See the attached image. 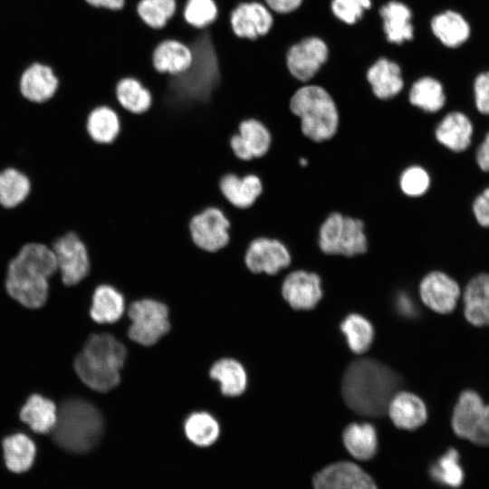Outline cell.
Returning <instances> with one entry per match:
<instances>
[{
  "label": "cell",
  "mask_w": 489,
  "mask_h": 489,
  "mask_svg": "<svg viewBox=\"0 0 489 489\" xmlns=\"http://www.w3.org/2000/svg\"><path fill=\"white\" fill-rule=\"evenodd\" d=\"M434 36L446 48L458 49L469 42L473 29L469 20L461 12L445 10L430 21Z\"/></svg>",
  "instance_id": "cell-18"
},
{
  "label": "cell",
  "mask_w": 489,
  "mask_h": 489,
  "mask_svg": "<svg viewBox=\"0 0 489 489\" xmlns=\"http://www.w3.org/2000/svg\"><path fill=\"white\" fill-rule=\"evenodd\" d=\"M210 377L220 383L221 391L225 396H239L246 388L245 370L238 361L232 359L216 361L210 369Z\"/></svg>",
  "instance_id": "cell-34"
},
{
  "label": "cell",
  "mask_w": 489,
  "mask_h": 489,
  "mask_svg": "<svg viewBox=\"0 0 489 489\" xmlns=\"http://www.w3.org/2000/svg\"><path fill=\"white\" fill-rule=\"evenodd\" d=\"M464 312L475 326L489 325V274L475 276L466 285L464 294Z\"/></svg>",
  "instance_id": "cell-23"
},
{
  "label": "cell",
  "mask_w": 489,
  "mask_h": 489,
  "mask_svg": "<svg viewBox=\"0 0 489 489\" xmlns=\"http://www.w3.org/2000/svg\"><path fill=\"white\" fill-rule=\"evenodd\" d=\"M193 55L190 48L175 39H166L157 44L152 53V64L159 73L177 75L191 65Z\"/></svg>",
  "instance_id": "cell-21"
},
{
  "label": "cell",
  "mask_w": 489,
  "mask_h": 489,
  "mask_svg": "<svg viewBox=\"0 0 489 489\" xmlns=\"http://www.w3.org/2000/svg\"><path fill=\"white\" fill-rule=\"evenodd\" d=\"M452 427L460 437L480 446H489V405L473 391H464L455 407Z\"/></svg>",
  "instance_id": "cell-7"
},
{
  "label": "cell",
  "mask_w": 489,
  "mask_h": 489,
  "mask_svg": "<svg viewBox=\"0 0 489 489\" xmlns=\"http://www.w3.org/2000/svg\"><path fill=\"white\" fill-rule=\"evenodd\" d=\"M432 478L444 485L458 487L464 481V471L459 463V454L454 449H448L430 467Z\"/></svg>",
  "instance_id": "cell-39"
},
{
  "label": "cell",
  "mask_w": 489,
  "mask_h": 489,
  "mask_svg": "<svg viewBox=\"0 0 489 489\" xmlns=\"http://www.w3.org/2000/svg\"><path fill=\"white\" fill-rule=\"evenodd\" d=\"M367 80L375 96L381 100L396 96L404 86L399 66L386 58L379 59L369 69Z\"/></svg>",
  "instance_id": "cell-24"
},
{
  "label": "cell",
  "mask_w": 489,
  "mask_h": 489,
  "mask_svg": "<svg viewBox=\"0 0 489 489\" xmlns=\"http://www.w3.org/2000/svg\"><path fill=\"white\" fill-rule=\"evenodd\" d=\"M230 221L216 206H209L193 216L189 232L193 243L201 250L215 253L229 243Z\"/></svg>",
  "instance_id": "cell-10"
},
{
  "label": "cell",
  "mask_w": 489,
  "mask_h": 489,
  "mask_svg": "<svg viewBox=\"0 0 489 489\" xmlns=\"http://www.w3.org/2000/svg\"><path fill=\"white\" fill-rule=\"evenodd\" d=\"M115 92L120 105L130 113H144L152 105L150 91L136 78L120 79L116 84Z\"/></svg>",
  "instance_id": "cell-32"
},
{
  "label": "cell",
  "mask_w": 489,
  "mask_h": 489,
  "mask_svg": "<svg viewBox=\"0 0 489 489\" xmlns=\"http://www.w3.org/2000/svg\"><path fill=\"white\" fill-rule=\"evenodd\" d=\"M383 19L384 32L390 43H402L413 39L412 13L404 4L390 1L379 10Z\"/></svg>",
  "instance_id": "cell-27"
},
{
  "label": "cell",
  "mask_w": 489,
  "mask_h": 489,
  "mask_svg": "<svg viewBox=\"0 0 489 489\" xmlns=\"http://www.w3.org/2000/svg\"><path fill=\"white\" fill-rule=\"evenodd\" d=\"M85 129L93 142L102 145L110 144L120 133V120L111 107L97 106L89 112Z\"/></svg>",
  "instance_id": "cell-26"
},
{
  "label": "cell",
  "mask_w": 489,
  "mask_h": 489,
  "mask_svg": "<svg viewBox=\"0 0 489 489\" xmlns=\"http://www.w3.org/2000/svg\"><path fill=\"white\" fill-rule=\"evenodd\" d=\"M397 305L398 312L406 316H412L416 312L412 300L405 294L398 296Z\"/></svg>",
  "instance_id": "cell-48"
},
{
  "label": "cell",
  "mask_w": 489,
  "mask_h": 489,
  "mask_svg": "<svg viewBox=\"0 0 489 489\" xmlns=\"http://www.w3.org/2000/svg\"><path fill=\"white\" fill-rule=\"evenodd\" d=\"M312 484L313 489H377L363 469L347 461L327 465L314 475Z\"/></svg>",
  "instance_id": "cell-15"
},
{
  "label": "cell",
  "mask_w": 489,
  "mask_h": 489,
  "mask_svg": "<svg viewBox=\"0 0 489 489\" xmlns=\"http://www.w3.org/2000/svg\"><path fill=\"white\" fill-rule=\"evenodd\" d=\"M20 417L34 432L44 434L53 429L57 421V410L53 401L34 394L22 408Z\"/></svg>",
  "instance_id": "cell-28"
},
{
  "label": "cell",
  "mask_w": 489,
  "mask_h": 489,
  "mask_svg": "<svg viewBox=\"0 0 489 489\" xmlns=\"http://www.w3.org/2000/svg\"><path fill=\"white\" fill-rule=\"evenodd\" d=\"M419 292L423 302L439 313L451 312L460 294L457 283L442 272H432L420 283Z\"/></svg>",
  "instance_id": "cell-16"
},
{
  "label": "cell",
  "mask_w": 489,
  "mask_h": 489,
  "mask_svg": "<svg viewBox=\"0 0 489 489\" xmlns=\"http://www.w3.org/2000/svg\"><path fill=\"white\" fill-rule=\"evenodd\" d=\"M32 192L29 176L18 168L9 166L0 170V206L14 209L26 201Z\"/></svg>",
  "instance_id": "cell-25"
},
{
  "label": "cell",
  "mask_w": 489,
  "mask_h": 489,
  "mask_svg": "<svg viewBox=\"0 0 489 489\" xmlns=\"http://www.w3.org/2000/svg\"><path fill=\"white\" fill-rule=\"evenodd\" d=\"M399 386L400 378L390 368L371 359H361L346 369L341 392L351 410L376 417L388 410Z\"/></svg>",
  "instance_id": "cell-1"
},
{
  "label": "cell",
  "mask_w": 489,
  "mask_h": 489,
  "mask_svg": "<svg viewBox=\"0 0 489 489\" xmlns=\"http://www.w3.org/2000/svg\"><path fill=\"white\" fill-rule=\"evenodd\" d=\"M472 211L477 224L482 227L489 228V187L475 198Z\"/></svg>",
  "instance_id": "cell-44"
},
{
  "label": "cell",
  "mask_w": 489,
  "mask_h": 489,
  "mask_svg": "<svg viewBox=\"0 0 489 489\" xmlns=\"http://www.w3.org/2000/svg\"><path fill=\"white\" fill-rule=\"evenodd\" d=\"M299 162L302 167H305L308 164V160L306 158H301Z\"/></svg>",
  "instance_id": "cell-49"
},
{
  "label": "cell",
  "mask_w": 489,
  "mask_h": 489,
  "mask_svg": "<svg viewBox=\"0 0 489 489\" xmlns=\"http://www.w3.org/2000/svg\"><path fill=\"white\" fill-rule=\"evenodd\" d=\"M176 11V0H139L137 5L139 18L154 30L164 28Z\"/></svg>",
  "instance_id": "cell-38"
},
{
  "label": "cell",
  "mask_w": 489,
  "mask_h": 489,
  "mask_svg": "<svg viewBox=\"0 0 489 489\" xmlns=\"http://www.w3.org/2000/svg\"><path fill=\"white\" fill-rule=\"evenodd\" d=\"M369 7L370 0H332L331 4L335 16L349 24L360 20Z\"/></svg>",
  "instance_id": "cell-42"
},
{
  "label": "cell",
  "mask_w": 489,
  "mask_h": 489,
  "mask_svg": "<svg viewBox=\"0 0 489 489\" xmlns=\"http://www.w3.org/2000/svg\"><path fill=\"white\" fill-rule=\"evenodd\" d=\"M57 270L56 258L49 244L27 242L7 264L6 289L21 304L39 308L47 299L49 278Z\"/></svg>",
  "instance_id": "cell-2"
},
{
  "label": "cell",
  "mask_w": 489,
  "mask_h": 489,
  "mask_svg": "<svg viewBox=\"0 0 489 489\" xmlns=\"http://www.w3.org/2000/svg\"><path fill=\"white\" fill-rule=\"evenodd\" d=\"M187 437L198 446H208L218 438V422L206 412H195L184 424Z\"/></svg>",
  "instance_id": "cell-36"
},
{
  "label": "cell",
  "mask_w": 489,
  "mask_h": 489,
  "mask_svg": "<svg viewBox=\"0 0 489 489\" xmlns=\"http://www.w3.org/2000/svg\"><path fill=\"white\" fill-rule=\"evenodd\" d=\"M327 57L325 43L317 37H308L289 49L286 65L295 79L306 82L315 75Z\"/></svg>",
  "instance_id": "cell-14"
},
{
  "label": "cell",
  "mask_w": 489,
  "mask_h": 489,
  "mask_svg": "<svg viewBox=\"0 0 489 489\" xmlns=\"http://www.w3.org/2000/svg\"><path fill=\"white\" fill-rule=\"evenodd\" d=\"M387 411L397 427L407 430L419 427L427 418L426 405L421 398L410 392L394 395Z\"/></svg>",
  "instance_id": "cell-22"
},
{
  "label": "cell",
  "mask_w": 489,
  "mask_h": 489,
  "mask_svg": "<svg viewBox=\"0 0 489 489\" xmlns=\"http://www.w3.org/2000/svg\"><path fill=\"white\" fill-rule=\"evenodd\" d=\"M60 80L48 64L35 62L29 64L21 73L18 89L21 96L34 104L51 101L58 91Z\"/></svg>",
  "instance_id": "cell-13"
},
{
  "label": "cell",
  "mask_w": 489,
  "mask_h": 489,
  "mask_svg": "<svg viewBox=\"0 0 489 489\" xmlns=\"http://www.w3.org/2000/svg\"><path fill=\"white\" fill-rule=\"evenodd\" d=\"M126 355L124 345L111 334H92L75 358L74 369L89 388L107 392L119 384Z\"/></svg>",
  "instance_id": "cell-3"
},
{
  "label": "cell",
  "mask_w": 489,
  "mask_h": 489,
  "mask_svg": "<svg viewBox=\"0 0 489 489\" xmlns=\"http://www.w3.org/2000/svg\"><path fill=\"white\" fill-rule=\"evenodd\" d=\"M182 14L187 24L200 30L216 21L218 8L215 0H187Z\"/></svg>",
  "instance_id": "cell-40"
},
{
  "label": "cell",
  "mask_w": 489,
  "mask_h": 489,
  "mask_svg": "<svg viewBox=\"0 0 489 489\" xmlns=\"http://www.w3.org/2000/svg\"><path fill=\"white\" fill-rule=\"evenodd\" d=\"M475 161L483 172H489V131L475 151Z\"/></svg>",
  "instance_id": "cell-45"
},
{
  "label": "cell",
  "mask_w": 489,
  "mask_h": 489,
  "mask_svg": "<svg viewBox=\"0 0 489 489\" xmlns=\"http://www.w3.org/2000/svg\"><path fill=\"white\" fill-rule=\"evenodd\" d=\"M89 5L101 8L117 11L124 7L126 0H84Z\"/></svg>",
  "instance_id": "cell-47"
},
{
  "label": "cell",
  "mask_w": 489,
  "mask_h": 489,
  "mask_svg": "<svg viewBox=\"0 0 489 489\" xmlns=\"http://www.w3.org/2000/svg\"><path fill=\"white\" fill-rule=\"evenodd\" d=\"M319 246L327 254L354 256L368 248L364 224L360 219L331 213L319 230Z\"/></svg>",
  "instance_id": "cell-6"
},
{
  "label": "cell",
  "mask_w": 489,
  "mask_h": 489,
  "mask_svg": "<svg viewBox=\"0 0 489 489\" xmlns=\"http://www.w3.org/2000/svg\"><path fill=\"white\" fill-rule=\"evenodd\" d=\"M238 134L253 159L263 158L269 152L273 135L261 120L254 118L242 120L238 126Z\"/></svg>",
  "instance_id": "cell-35"
},
{
  "label": "cell",
  "mask_w": 489,
  "mask_h": 489,
  "mask_svg": "<svg viewBox=\"0 0 489 489\" xmlns=\"http://www.w3.org/2000/svg\"><path fill=\"white\" fill-rule=\"evenodd\" d=\"M103 418L99 409L84 399L64 401L53 429L55 442L73 453H86L93 449L103 434Z\"/></svg>",
  "instance_id": "cell-4"
},
{
  "label": "cell",
  "mask_w": 489,
  "mask_h": 489,
  "mask_svg": "<svg viewBox=\"0 0 489 489\" xmlns=\"http://www.w3.org/2000/svg\"><path fill=\"white\" fill-rule=\"evenodd\" d=\"M230 24L236 37L255 41L270 33L273 17L261 2H242L231 12Z\"/></svg>",
  "instance_id": "cell-12"
},
{
  "label": "cell",
  "mask_w": 489,
  "mask_h": 489,
  "mask_svg": "<svg viewBox=\"0 0 489 489\" xmlns=\"http://www.w3.org/2000/svg\"><path fill=\"white\" fill-rule=\"evenodd\" d=\"M265 5L273 12L287 14L296 10L302 0H264Z\"/></svg>",
  "instance_id": "cell-46"
},
{
  "label": "cell",
  "mask_w": 489,
  "mask_h": 489,
  "mask_svg": "<svg viewBox=\"0 0 489 489\" xmlns=\"http://www.w3.org/2000/svg\"><path fill=\"white\" fill-rule=\"evenodd\" d=\"M219 188L233 206L246 209L262 195L264 186L256 174L248 173L240 177L235 173H226L219 180Z\"/></svg>",
  "instance_id": "cell-19"
},
{
  "label": "cell",
  "mask_w": 489,
  "mask_h": 489,
  "mask_svg": "<svg viewBox=\"0 0 489 489\" xmlns=\"http://www.w3.org/2000/svg\"><path fill=\"white\" fill-rule=\"evenodd\" d=\"M124 308L122 294L114 287L102 284L95 289L90 313L98 323H113L120 319Z\"/></svg>",
  "instance_id": "cell-29"
},
{
  "label": "cell",
  "mask_w": 489,
  "mask_h": 489,
  "mask_svg": "<svg viewBox=\"0 0 489 489\" xmlns=\"http://www.w3.org/2000/svg\"><path fill=\"white\" fill-rule=\"evenodd\" d=\"M282 292L293 309L311 310L322 296L320 276L302 270L294 271L284 279Z\"/></svg>",
  "instance_id": "cell-17"
},
{
  "label": "cell",
  "mask_w": 489,
  "mask_h": 489,
  "mask_svg": "<svg viewBox=\"0 0 489 489\" xmlns=\"http://www.w3.org/2000/svg\"><path fill=\"white\" fill-rule=\"evenodd\" d=\"M399 185L401 190L407 196L420 197L429 188L430 177L422 167L411 166L402 172Z\"/></svg>",
  "instance_id": "cell-41"
},
{
  "label": "cell",
  "mask_w": 489,
  "mask_h": 489,
  "mask_svg": "<svg viewBox=\"0 0 489 489\" xmlns=\"http://www.w3.org/2000/svg\"><path fill=\"white\" fill-rule=\"evenodd\" d=\"M128 313L131 320L128 335L139 344L151 346L169 331L168 308L159 302L150 299L134 302Z\"/></svg>",
  "instance_id": "cell-8"
},
{
  "label": "cell",
  "mask_w": 489,
  "mask_h": 489,
  "mask_svg": "<svg viewBox=\"0 0 489 489\" xmlns=\"http://www.w3.org/2000/svg\"><path fill=\"white\" fill-rule=\"evenodd\" d=\"M291 111L301 120L305 137L321 142L331 139L339 127V112L330 93L321 86L300 88L290 101Z\"/></svg>",
  "instance_id": "cell-5"
},
{
  "label": "cell",
  "mask_w": 489,
  "mask_h": 489,
  "mask_svg": "<svg viewBox=\"0 0 489 489\" xmlns=\"http://www.w3.org/2000/svg\"><path fill=\"white\" fill-rule=\"evenodd\" d=\"M409 101L426 112H437L446 102L444 86L436 78L422 77L412 85L409 91Z\"/></svg>",
  "instance_id": "cell-33"
},
{
  "label": "cell",
  "mask_w": 489,
  "mask_h": 489,
  "mask_svg": "<svg viewBox=\"0 0 489 489\" xmlns=\"http://www.w3.org/2000/svg\"><path fill=\"white\" fill-rule=\"evenodd\" d=\"M340 330L346 336L350 349L355 353L365 352L373 340L374 330L371 323L360 314L347 316L340 324Z\"/></svg>",
  "instance_id": "cell-37"
},
{
  "label": "cell",
  "mask_w": 489,
  "mask_h": 489,
  "mask_svg": "<svg viewBox=\"0 0 489 489\" xmlns=\"http://www.w3.org/2000/svg\"><path fill=\"white\" fill-rule=\"evenodd\" d=\"M473 133L474 127L470 118L458 110L445 115L435 130L436 140L455 153L464 152L470 147Z\"/></svg>",
  "instance_id": "cell-20"
},
{
  "label": "cell",
  "mask_w": 489,
  "mask_h": 489,
  "mask_svg": "<svg viewBox=\"0 0 489 489\" xmlns=\"http://www.w3.org/2000/svg\"><path fill=\"white\" fill-rule=\"evenodd\" d=\"M3 449L6 467L14 473L27 471L36 454L33 440L22 433L6 436L3 441Z\"/></svg>",
  "instance_id": "cell-31"
},
{
  "label": "cell",
  "mask_w": 489,
  "mask_h": 489,
  "mask_svg": "<svg viewBox=\"0 0 489 489\" xmlns=\"http://www.w3.org/2000/svg\"><path fill=\"white\" fill-rule=\"evenodd\" d=\"M65 285L79 283L91 271V258L87 245L73 231L65 232L55 237L50 244Z\"/></svg>",
  "instance_id": "cell-9"
},
{
  "label": "cell",
  "mask_w": 489,
  "mask_h": 489,
  "mask_svg": "<svg viewBox=\"0 0 489 489\" xmlns=\"http://www.w3.org/2000/svg\"><path fill=\"white\" fill-rule=\"evenodd\" d=\"M473 95L477 111L489 115V70L482 71L475 76Z\"/></svg>",
  "instance_id": "cell-43"
},
{
  "label": "cell",
  "mask_w": 489,
  "mask_h": 489,
  "mask_svg": "<svg viewBox=\"0 0 489 489\" xmlns=\"http://www.w3.org/2000/svg\"><path fill=\"white\" fill-rule=\"evenodd\" d=\"M244 262L245 267L253 273H264L276 274L291 264L290 252L280 240L259 236L248 244Z\"/></svg>",
  "instance_id": "cell-11"
},
{
  "label": "cell",
  "mask_w": 489,
  "mask_h": 489,
  "mask_svg": "<svg viewBox=\"0 0 489 489\" xmlns=\"http://www.w3.org/2000/svg\"><path fill=\"white\" fill-rule=\"evenodd\" d=\"M347 451L356 459L369 460L378 449V437L374 427L369 423L349 425L342 436Z\"/></svg>",
  "instance_id": "cell-30"
}]
</instances>
